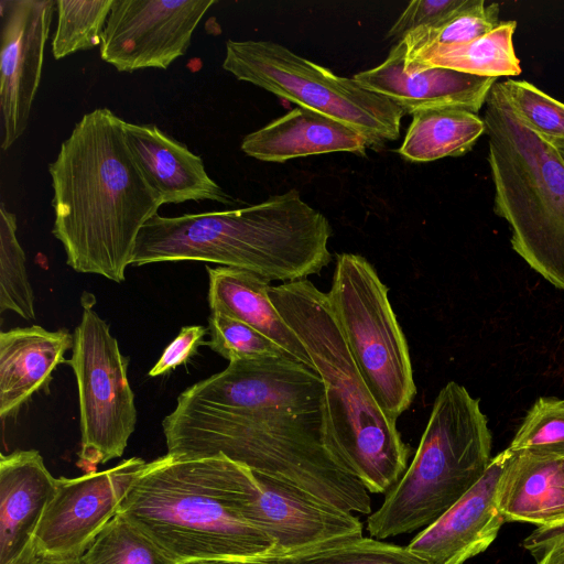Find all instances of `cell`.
<instances>
[{"instance_id":"cell-19","label":"cell","mask_w":564,"mask_h":564,"mask_svg":"<svg viewBox=\"0 0 564 564\" xmlns=\"http://www.w3.org/2000/svg\"><path fill=\"white\" fill-rule=\"evenodd\" d=\"M129 149L164 204L214 200L227 206L236 199L206 172L203 160L151 123L124 122Z\"/></svg>"},{"instance_id":"cell-8","label":"cell","mask_w":564,"mask_h":564,"mask_svg":"<svg viewBox=\"0 0 564 564\" xmlns=\"http://www.w3.org/2000/svg\"><path fill=\"white\" fill-rule=\"evenodd\" d=\"M223 68L238 80L333 118L380 148L397 140L404 111L354 78L334 74L272 41L226 42Z\"/></svg>"},{"instance_id":"cell-25","label":"cell","mask_w":564,"mask_h":564,"mask_svg":"<svg viewBox=\"0 0 564 564\" xmlns=\"http://www.w3.org/2000/svg\"><path fill=\"white\" fill-rule=\"evenodd\" d=\"M516 28V21H503L470 42L431 50L409 59L403 56V67H443L492 78L517 76L522 70L513 47Z\"/></svg>"},{"instance_id":"cell-41","label":"cell","mask_w":564,"mask_h":564,"mask_svg":"<svg viewBox=\"0 0 564 564\" xmlns=\"http://www.w3.org/2000/svg\"><path fill=\"white\" fill-rule=\"evenodd\" d=\"M562 473H563V481H564V460H563V465H562Z\"/></svg>"},{"instance_id":"cell-16","label":"cell","mask_w":564,"mask_h":564,"mask_svg":"<svg viewBox=\"0 0 564 564\" xmlns=\"http://www.w3.org/2000/svg\"><path fill=\"white\" fill-rule=\"evenodd\" d=\"M512 454L507 447L492 457L482 477L406 547L431 564H464L485 552L505 523L496 491Z\"/></svg>"},{"instance_id":"cell-35","label":"cell","mask_w":564,"mask_h":564,"mask_svg":"<svg viewBox=\"0 0 564 564\" xmlns=\"http://www.w3.org/2000/svg\"><path fill=\"white\" fill-rule=\"evenodd\" d=\"M207 332L208 328L199 325L182 327L180 334L166 346L159 360L150 369L149 377L163 376L186 364L197 348L205 344L204 337Z\"/></svg>"},{"instance_id":"cell-9","label":"cell","mask_w":564,"mask_h":564,"mask_svg":"<svg viewBox=\"0 0 564 564\" xmlns=\"http://www.w3.org/2000/svg\"><path fill=\"white\" fill-rule=\"evenodd\" d=\"M388 288L362 256H337L327 293L335 322L369 391L392 421L416 392L409 346Z\"/></svg>"},{"instance_id":"cell-40","label":"cell","mask_w":564,"mask_h":564,"mask_svg":"<svg viewBox=\"0 0 564 564\" xmlns=\"http://www.w3.org/2000/svg\"><path fill=\"white\" fill-rule=\"evenodd\" d=\"M556 147H557V149L560 150V153H561V155H562V158H563V160H564V144H562V145H556Z\"/></svg>"},{"instance_id":"cell-10","label":"cell","mask_w":564,"mask_h":564,"mask_svg":"<svg viewBox=\"0 0 564 564\" xmlns=\"http://www.w3.org/2000/svg\"><path fill=\"white\" fill-rule=\"evenodd\" d=\"M72 367L79 402L80 452L86 473L121 457L135 429L134 394L124 357L109 325L83 301L82 319L73 333Z\"/></svg>"},{"instance_id":"cell-22","label":"cell","mask_w":564,"mask_h":564,"mask_svg":"<svg viewBox=\"0 0 564 564\" xmlns=\"http://www.w3.org/2000/svg\"><path fill=\"white\" fill-rule=\"evenodd\" d=\"M564 458L529 452L512 454L496 491L505 522L550 525L564 520Z\"/></svg>"},{"instance_id":"cell-37","label":"cell","mask_w":564,"mask_h":564,"mask_svg":"<svg viewBox=\"0 0 564 564\" xmlns=\"http://www.w3.org/2000/svg\"><path fill=\"white\" fill-rule=\"evenodd\" d=\"M187 564H274L271 560H218V561H199Z\"/></svg>"},{"instance_id":"cell-39","label":"cell","mask_w":564,"mask_h":564,"mask_svg":"<svg viewBox=\"0 0 564 564\" xmlns=\"http://www.w3.org/2000/svg\"><path fill=\"white\" fill-rule=\"evenodd\" d=\"M538 564H564V544L552 550Z\"/></svg>"},{"instance_id":"cell-13","label":"cell","mask_w":564,"mask_h":564,"mask_svg":"<svg viewBox=\"0 0 564 564\" xmlns=\"http://www.w3.org/2000/svg\"><path fill=\"white\" fill-rule=\"evenodd\" d=\"M214 0H113L100 42L102 61L119 72L166 69L186 54Z\"/></svg>"},{"instance_id":"cell-17","label":"cell","mask_w":564,"mask_h":564,"mask_svg":"<svg viewBox=\"0 0 564 564\" xmlns=\"http://www.w3.org/2000/svg\"><path fill=\"white\" fill-rule=\"evenodd\" d=\"M404 44H394L387 58L354 75L366 89L384 96L404 113L435 109H481L497 78L480 77L443 67H403Z\"/></svg>"},{"instance_id":"cell-32","label":"cell","mask_w":564,"mask_h":564,"mask_svg":"<svg viewBox=\"0 0 564 564\" xmlns=\"http://www.w3.org/2000/svg\"><path fill=\"white\" fill-rule=\"evenodd\" d=\"M508 448L564 458V399L540 397L527 412Z\"/></svg>"},{"instance_id":"cell-23","label":"cell","mask_w":564,"mask_h":564,"mask_svg":"<svg viewBox=\"0 0 564 564\" xmlns=\"http://www.w3.org/2000/svg\"><path fill=\"white\" fill-rule=\"evenodd\" d=\"M206 270L210 312H220L248 324L295 360L315 370L300 338L272 303L270 281L246 270L223 265H206Z\"/></svg>"},{"instance_id":"cell-28","label":"cell","mask_w":564,"mask_h":564,"mask_svg":"<svg viewBox=\"0 0 564 564\" xmlns=\"http://www.w3.org/2000/svg\"><path fill=\"white\" fill-rule=\"evenodd\" d=\"M15 214L0 205V313L11 311L35 319L34 293L26 271V257L18 236Z\"/></svg>"},{"instance_id":"cell-3","label":"cell","mask_w":564,"mask_h":564,"mask_svg":"<svg viewBox=\"0 0 564 564\" xmlns=\"http://www.w3.org/2000/svg\"><path fill=\"white\" fill-rule=\"evenodd\" d=\"M241 465L224 455L147 463L121 499L122 514L177 564L274 560L273 541L237 509Z\"/></svg>"},{"instance_id":"cell-1","label":"cell","mask_w":564,"mask_h":564,"mask_svg":"<svg viewBox=\"0 0 564 564\" xmlns=\"http://www.w3.org/2000/svg\"><path fill=\"white\" fill-rule=\"evenodd\" d=\"M124 122L108 108L85 113L48 164L52 234L67 265L117 283L142 227L163 205L129 149Z\"/></svg>"},{"instance_id":"cell-30","label":"cell","mask_w":564,"mask_h":564,"mask_svg":"<svg viewBox=\"0 0 564 564\" xmlns=\"http://www.w3.org/2000/svg\"><path fill=\"white\" fill-rule=\"evenodd\" d=\"M271 561L274 564H431L406 546L364 536L305 554Z\"/></svg>"},{"instance_id":"cell-15","label":"cell","mask_w":564,"mask_h":564,"mask_svg":"<svg viewBox=\"0 0 564 564\" xmlns=\"http://www.w3.org/2000/svg\"><path fill=\"white\" fill-rule=\"evenodd\" d=\"M0 7V145L7 151L28 128L56 1L1 0Z\"/></svg>"},{"instance_id":"cell-11","label":"cell","mask_w":564,"mask_h":564,"mask_svg":"<svg viewBox=\"0 0 564 564\" xmlns=\"http://www.w3.org/2000/svg\"><path fill=\"white\" fill-rule=\"evenodd\" d=\"M236 505L246 521L273 541L276 558L305 554L362 536V523L352 512L288 482L256 474L242 465Z\"/></svg>"},{"instance_id":"cell-38","label":"cell","mask_w":564,"mask_h":564,"mask_svg":"<svg viewBox=\"0 0 564 564\" xmlns=\"http://www.w3.org/2000/svg\"><path fill=\"white\" fill-rule=\"evenodd\" d=\"M35 564H84L82 557L40 556Z\"/></svg>"},{"instance_id":"cell-12","label":"cell","mask_w":564,"mask_h":564,"mask_svg":"<svg viewBox=\"0 0 564 564\" xmlns=\"http://www.w3.org/2000/svg\"><path fill=\"white\" fill-rule=\"evenodd\" d=\"M185 404L236 412L304 414L324 408L319 375L288 358L237 360L178 397Z\"/></svg>"},{"instance_id":"cell-18","label":"cell","mask_w":564,"mask_h":564,"mask_svg":"<svg viewBox=\"0 0 564 564\" xmlns=\"http://www.w3.org/2000/svg\"><path fill=\"white\" fill-rule=\"evenodd\" d=\"M56 486L35 449L0 456V564H35V538Z\"/></svg>"},{"instance_id":"cell-33","label":"cell","mask_w":564,"mask_h":564,"mask_svg":"<svg viewBox=\"0 0 564 564\" xmlns=\"http://www.w3.org/2000/svg\"><path fill=\"white\" fill-rule=\"evenodd\" d=\"M512 109L532 130L555 145L564 144V104L527 80L499 83Z\"/></svg>"},{"instance_id":"cell-34","label":"cell","mask_w":564,"mask_h":564,"mask_svg":"<svg viewBox=\"0 0 564 564\" xmlns=\"http://www.w3.org/2000/svg\"><path fill=\"white\" fill-rule=\"evenodd\" d=\"M474 0L411 1L387 32L386 37L399 42L411 31L438 24L471 4Z\"/></svg>"},{"instance_id":"cell-14","label":"cell","mask_w":564,"mask_h":564,"mask_svg":"<svg viewBox=\"0 0 564 564\" xmlns=\"http://www.w3.org/2000/svg\"><path fill=\"white\" fill-rule=\"evenodd\" d=\"M147 463L131 457L106 470L56 478L36 532L37 556L82 557L117 514L121 499Z\"/></svg>"},{"instance_id":"cell-5","label":"cell","mask_w":564,"mask_h":564,"mask_svg":"<svg viewBox=\"0 0 564 564\" xmlns=\"http://www.w3.org/2000/svg\"><path fill=\"white\" fill-rule=\"evenodd\" d=\"M323 419V410L251 413L176 402L162 427L172 456L220 454L343 510L367 514L371 511L369 492L326 448Z\"/></svg>"},{"instance_id":"cell-4","label":"cell","mask_w":564,"mask_h":564,"mask_svg":"<svg viewBox=\"0 0 564 564\" xmlns=\"http://www.w3.org/2000/svg\"><path fill=\"white\" fill-rule=\"evenodd\" d=\"M269 296L322 378L326 448L368 492L387 494L405 473L411 447L360 376L327 293L304 279L271 285Z\"/></svg>"},{"instance_id":"cell-21","label":"cell","mask_w":564,"mask_h":564,"mask_svg":"<svg viewBox=\"0 0 564 564\" xmlns=\"http://www.w3.org/2000/svg\"><path fill=\"white\" fill-rule=\"evenodd\" d=\"M367 147L365 137L355 129L302 107L247 134L240 145L248 156L274 163L333 152L366 156Z\"/></svg>"},{"instance_id":"cell-2","label":"cell","mask_w":564,"mask_h":564,"mask_svg":"<svg viewBox=\"0 0 564 564\" xmlns=\"http://www.w3.org/2000/svg\"><path fill=\"white\" fill-rule=\"evenodd\" d=\"M332 227L292 188L237 209L164 217L141 229L130 265L202 261L283 283L319 273L332 261Z\"/></svg>"},{"instance_id":"cell-6","label":"cell","mask_w":564,"mask_h":564,"mask_svg":"<svg viewBox=\"0 0 564 564\" xmlns=\"http://www.w3.org/2000/svg\"><path fill=\"white\" fill-rule=\"evenodd\" d=\"M485 106L495 213L508 223L513 250L564 290V160L521 120L499 83Z\"/></svg>"},{"instance_id":"cell-29","label":"cell","mask_w":564,"mask_h":564,"mask_svg":"<svg viewBox=\"0 0 564 564\" xmlns=\"http://www.w3.org/2000/svg\"><path fill=\"white\" fill-rule=\"evenodd\" d=\"M113 0H57L52 40L55 59L100 45Z\"/></svg>"},{"instance_id":"cell-7","label":"cell","mask_w":564,"mask_h":564,"mask_svg":"<svg viewBox=\"0 0 564 564\" xmlns=\"http://www.w3.org/2000/svg\"><path fill=\"white\" fill-rule=\"evenodd\" d=\"M492 435L479 399L455 382L438 392L413 460L368 517L367 530L383 540L426 528L485 474Z\"/></svg>"},{"instance_id":"cell-24","label":"cell","mask_w":564,"mask_h":564,"mask_svg":"<svg viewBox=\"0 0 564 564\" xmlns=\"http://www.w3.org/2000/svg\"><path fill=\"white\" fill-rule=\"evenodd\" d=\"M486 132L484 119L465 109L424 110L412 115L398 152L411 162L460 156Z\"/></svg>"},{"instance_id":"cell-20","label":"cell","mask_w":564,"mask_h":564,"mask_svg":"<svg viewBox=\"0 0 564 564\" xmlns=\"http://www.w3.org/2000/svg\"><path fill=\"white\" fill-rule=\"evenodd\" d=\"M74 337L66 328L39 325L0 333V417L14 416L21 406L48 386L53 371L66 362Z\"/></svg>"},{"instance_id":"cell-27","label":"cell","mask_w":564,"mask_h":564,"mask_svg":"<svg viewBox=\"0 0 564 564\" xmlns=\"http://www.w3.org/2000/svg\"><path fill=\"white\" fill-rule=\"evenodd\" d=\"M82 560L84 564H177L120 513L97 535Z\"/></svg>"},{"instance_id":"cell-26","label":"cell","mask_w":564,"mask_h":564,"mask_svg":"<svg viewBox=\"0 0 564 564\" xmlns=\"http://www.w3.org/2000/svg\"><path fill=\"white\" fill-rule=\"evenodd\" d=\"M499 4L474 0L471 4L447 20L409 32L400 41L404 44V59L431 50L470 42L494 30L500 22Z\"/></svg>"},{"instance_id":"cell-31","label":"cell","mask_w":564,"mask_h":564,"mask_svg":"<svg viewBox=\"0 0 564 564\" xmlns=\"http://www.w3.org/2000/svg\"><path fill=\"white\" fill-rule=\"evenodd\" d=\"M207 328L209 339L205 345L229 362L268 358L294 359L273 340L227 314L210 312Z\"/></svg>"},{"instance_id":"cell-36","label":"cell","mask_w":564,"mask_h":564,"mask_svg":"<svg viewBox=\"0 0 564 564\" xmlns=\"http://www.w3.org/2000/svg\"><path fill=\"white\" fill-rule=\"evenodd\" d=\"M564 544V520L538 527L523 541V547L540 562L552 550Z\"/></svg>"}]
</instances>
